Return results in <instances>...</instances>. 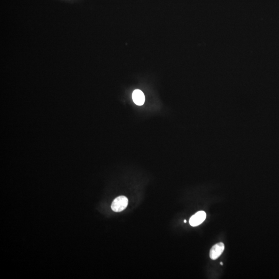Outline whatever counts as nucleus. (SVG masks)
<instances>
[{"mask_svg": "<svg viewBox=\"0 0 279 279\" xmlns=\"http://www.w3.org/2000/svg\"><path fill=\"white\" fill-rule=\"evenodd\" d=\"M128 204V199L125 196H120L114 200L111 208L114 212H121L126 208Z\"/></svg>", "mask_w": 279, "mask_h": 279, "instance_id": "f257e3e1", "label": "nucleus"}, {"mask_svg": "<svg viewBox=\"0 0 279 279\" xmlns=\"http://www.w3.org/2000/svg\"><path fill=\"white\" fill-rule=\"evenodd\" d=\"M225 245L222 242H219L213 246L210 249L209 257L213 260H216L221 256L225 250Z\"/></svg>", "mask_w": 279, "mask_h": 279, "instance_id": "f03ea898", "label": "nucleus"}, {"mask_svg": "<svg viewBox=\"0 0 279 279\" xmlns=\"http://www.w3.org/2000/svg\"><path fill=\"white\" fill-rule=\"evenodd\" d=\"M206 218V214L205 212L199 211L190 218L189 223L192 226H198L204 221Z\"/></svg>", "mask_w": 279, "mask_h": 279, "instance_id": "7ed1b4c3", "label": "nucleus"}, {"mask_svg": "<svg viewBox=\"0 0 279 279\" xmlns=\"http://www.w3.org/2000/svg\"><path fill=\"white\" fill-rule=\"evenodd\" d=\"M134 102L138 105H142L145 102V98L143 93L140 89H135L133 93Z\"/></svg>", "mask_w": 279, "mask_h": 279, "instance_id": "20e7f679", "label": "nucleus"}, {"mask_svg": "<svg viewBox=\"0 0 279 279\" xmlns=\"http://www.w3.org/2000/svg\"><path fill=\"white\" fill-rule=\"evenodd\" d=\"M220 264H221V265H223V263H222V262H221V263H220Z\"/></svg>", "mask_w": 279, "mask_h": 279, "instance_id": "39448f33", "label": "nucleus"}, {"mask_svg": "<svg viewBox=\"0 0 279 279\" xmlns=\"http://www.w3.org/2000/svg\"><path fill=\"white\" fill-rule=\"evenodd\" d=\"M184 222H185V223H186V222H187V221H186V220H184Z\"/></svg>", "mask_w": 279, "mask_h": 279, "instance_id": "423d86ee", "label": "nucleus"}]
</instances>
